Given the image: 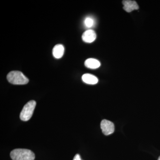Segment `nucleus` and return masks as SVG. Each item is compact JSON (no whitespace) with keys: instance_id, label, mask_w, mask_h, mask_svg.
<instances>
[{"instance_id":"f257e3e1","label":"nucleus","mask_w":160,"mask_h":160,"mask_svg":"<svg viewBox=\"0 0 160 160\" xmlns=\"http://www.w3.org/2000/svg\"><path fill=\"white\" fill-rule=\"evenodd\" d=\"M10 157L12 160H34V153L29 149H17L10 152Z\"/></svg>"},{"instance_id":"f03ea898","label":"nucleus","mask_w":160,"mask_h":160,"mask_svg":"<svg viewBox=\"0 0 160 160\" xmlns=\"http://www.w3.org/2000/svg\"><path fill=\"white\" fill-rule=\"evenodd\" d=\"M8 82L13 85H26L29 82L28 78L22 72L18 71H12L9 72L7 76Z\"/></svg>"},{"instance_id":"7ed1b4c3","label":"nucleus","mask_w":160,"mask_h":160,"mask_svg":"<svg viewBox=\"0 0 160 160\" xmlns=\"http://www.w3.org/2000/svg\"><path fill=\"white\" fill-rule=\"evenodd\" d=\"M36 105V102L33 100L26 103L20 113V119L25 122L29 121L33 114Z\"/></svg>"},{"instance_id":"20e7f679","label":"nucleus","mask_w":160,"mask_h":160,"mask_svg":"<svg viewBox=\"0 0 160 160\" xmlns=\"http://www.w3.org/2000/svg\"><path fill=\"white\" fill-rule=\"evenodd\" d=\"M101 128L103 134L109 135L113 133L114 131V125L112 122L104 119L101 123Z\"/></svg>"},{"instance_id":"39448f33","label":"nucleus","mask_w":160,"mask_h":160,"mask_svg":"<svg viewBox=\"0 0 160 160\" xmlns=\"http://www.w3.org/2000/svg\"><path fill=\"white\" fill-rule=\"evenodd\" d=\"M97 35L94 30L88 29L83 33L82 39L84 42L90 43L94 42L96 38Z\"/></svg>"},{"instance_id":"423d86ee","label":"nucleus","mask_w":160,"mask_h":160,"mask_svg":"<svg viewBox=\"0 0 160 160\" xmlns=\"http://www.w3.org/2000/svg\"><path fill=\"white\" fill-rule=\"evenodd\" d=\"M122 3L124 5L123 9L127 12H130L139 9V6L135 1L125 0L122 1Z\"/></svg>"},{"instance_id":"0eeeda50","label":"nucleus","mask_w":160,"mask_h":160,"mask_svg":"<svg viewBox=\"0 0 160 160\" xmlns=\"http://www.w3.org/2000/svg\"><path fill=\"white\" fill-rule=\"evenodd\" d=\"M65 51L64 46L61 44H58L53 47L52 49V54L53 57L57 59L61 58L62 57Z\"/></svg>"},{"instance_id":"6e6552de","label":"nucleus","mask_w":160,"mask_h":160,"mask_svg":"<svg viewBox=\"0 0 160 160\" xmlns=\"http://www.w3.org/2000/svg\"><path fill=\"white\" fill-rule=\"evenodd\" d=\"M82 79L84 82L89 85H95L98 82V79L93 75L86 73L82 76Z\"/></svg>"},{"instance_id":"1a4fd4ad","label":"nucleus","mask_w":160,"mask_h":160,"mask_svg":"<svg viewBox=\"0 0 160 160\" xmlns=\"http://www.w3.org/2000/svg\"><path fill=\"white\" fill-rule=\"evenodd\" d=\"M85 65L89 69H96L101 66V63L98 60L94 58H89L85 62Z\"/></svg>"},{"instance_id":"9d476101","label":"nucleus","mask_w":160,"mask_h":160,"mask_svg":"<svg viewBox=\"0 0 160 160\" xmlns=\"http://www.w3.org/2000/svg\"><path fill=\"white\" fill-rule=\"evenodd\" d=\"M84 22L86 27L87 28H91L94 26L95 21L92 18L88 17L85 18Z\"/></svg>"},{"instance_id":"9b49d317","label":"nucleus","mask_w":160,"mask_h":160,"mask_svg":"<svg viewBox=\"0 0 160 160\" xmlns=\"http://www.w3.org/2000/svg\"><path fill=\"white\" fill-rule=\"evenodd\" d=\"M73 160H82L81 159V157H80V155L77 154L75 156L74 158H73Z\"/></svg>"},{"instance_id":"f8f14e48","label":"nucleus","mask_w":160,"mask_h":160,"mask_svg":"<svg viewBox=\"0 0 160 160\" xmlns=\"http://www.w3.org/2000/svg\"><path fill=\"white\" fill-rule=\"evenodd\" d=\"M158 160H160V156L159 157L158 159Z\"/></svg>"}]
</instances>
